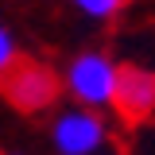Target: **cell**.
Instances as JSON below:
<instances>
[{"mask_svg":"<svg viewBox=\"0 0 155 155\" xmlns=\"http://www.w3.org/2000/svg\"><path fill=\"white\" fill-rule=\"evenodd\" d=\"M0 97L8 109H16L23 116H35L54 109L58 97H62V74L51 70L47 62L39 58H23L19 54L12 66L0 70Z\"/></svg>","mask_w":155,"mask_h":155,"instance_id":"1","label":"cell"},{"mask_svg":"<svg viewBox=\"0 0 155 155\" xmlns=\"http://www.w3.org/2000/svg\"><path fill=\"white\" fill-rule=\"evenodd\" d=\"M0 155H19V151H0Z\"/></svg>","mask_w":155,"mask_h":155,"instance_id":"7","label":"cell"},{"mask_svg":"<svg viewBox=\"0 0 155 155\" xmlns=\"http://www.w3.org/2000/svg\"><path fill=\"white\" fill-rule=\"evenodd\" d=\"M16 58H19V47H16V39H12L8 31H4V27H0V70H4V66H12Z\"/></svg>","mask_w":155,"mask_h":155,"instance_id":"6","label":"cell"},{"mask_svg":"<svg viewBox=\"0 0 155 155\" xmlns=\"http://www.w3.org/2000/svg\"><path fill=\"white\" fill-rule=\"evenodd\" d=\"M128 128L143 124L155 116V66H136V62H120L116 66V89L113 105H109Z\"/></svg>","mask_w":155,"mask_h":155,"instance_id":"3","label":"cell"},{"mask_svg":"<svg viewBox=\"0 0 155 155\" xmlns=\"http://www.w3.org/2000/svg\"><path fill=\"white\" fill-rule=\"evenodd\" d=\"M116 66H120V62H113L109 54H101V51H85V54H78L74 62L66 66V74H62V89H70L85 109H105V105H113Z\"/></svg>","mask_w":155,"mask_h":155,"instance_id":"2","label":"cell"},{"mask_svg":"<svg viewBox=\"0 0 155 155\" xmlns=\"http://www.w3.org/2000/svg\"><path fill=\"white\" fill-rule=\"evenodd\" d=\"M74 4L85 12V16H93V19H109V16H116L128 0H74Z\"/></svg>","mask_w":155,"mask_h":155,"instance_id":"5","label":"cell"},{"mask_svg":"<svg viewBox=\"0 0 155 155\" xmlns=\"http://www.w3.org/2000/svg\"><path fill=\"white\" fill-rule=\"evenodd\" d=\"M51 140L58 155H93L105 143V120L97 116V109H70L54 116Z\"/></svg>","mask_w":155,"mask_h":155,"instance_id":"4","label":"cell"}]
</instances>
